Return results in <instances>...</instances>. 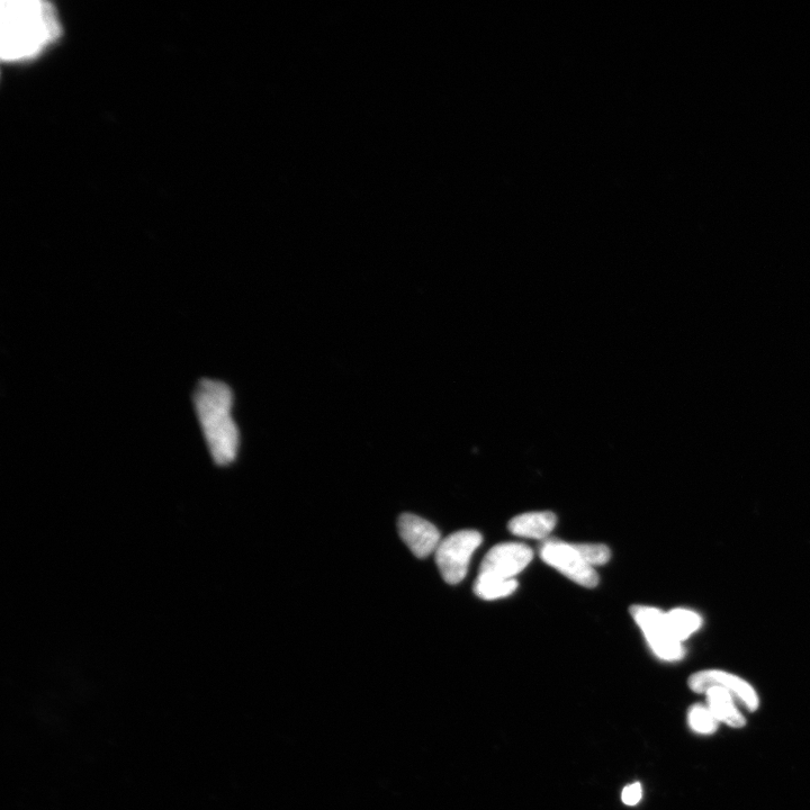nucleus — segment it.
Masks as SVG:
<instances>
[{"label":"nucleus","mask_w":810,"mask_h":810,"mask_svg":"<svg viewBox=\"0 0 810 810\" xmlns=\"http://www.w3.org/2000/svg\"><path fill=\"white\" fill-rule=\"evenodd\" d=\"M689 687L697 693H706L711 688H722L731 693L737 705L747 710H758V693L749 682L737 675L722 670H705L692 674Z\"/></svg>","instance_id":"nucleus-6"},{"label":"nucleus","mask_w":810,"mask_h":810,"mask_svg":"<svg viewBox=\"0 0 810 810\" xmlns=\"http://www.w3.org/2000/svg\"><path fill=\"white\" fill-rule=\"evenodd\" d=\"M483 537L476 530H461L441 540L436 551V563L448 584L461 583L467 574L472 556L481 546Z\"/></svg>","instance_id":"nucleus-3"},{"label":"nucleus","mask_w":810,"mask_h":810,"mask_svg":"<svg viewBox=\"0 0 810 810\" xmlns=\"http://www.w3.org/2000/svg\"><path fill=\"white\" fill-rule=\"evenodd\" d=\"M530 547L521 543H504L491 548L481 564L480 574L515 580L533 561Z\"/></svg>","instance_id":"nucleus-7"},{"label":"nucleus","mask_w":810,"mask_h":810,"mask_svg":"<svg viewBox=\"0 0 810 810\" xmlns=\"http://www.w3.org/2000/svg\"><path fill=\"white\" fill-rule=\"evenodd\" d=\"M642 786L641 783H634V785L627 786L623 791L624 804L628 806H635L642 799Z\"/></svg>","instance_id":"nucleus-15"},{"label":"nucleus","mask_w":810,"mask_h":810,"mask_svg":"<svg viewBox=\"0 0 810 810\" xmlns=\"http://www.w3.org/2000/svg\"><path fill=\"white\" fill-rule=\"evenodd\" d=\"M688 720L693 731L704 735L715 733L719 723L709 707L701 705L693 706L690 709Z\"/></svg>","instance_id":"nucleus-13"},{"label":"nucleus","mask_w":810,"mask_h":810,"mask_svg":"<svg viewBox=\"0 0 810 810\" xmlns=\"http://www.w3.org/2000/svg\"><path fill=\"white\" fill-rule=\"evenodd\" d=\"M399 533L413 555L426 558L436 553L441 542L439 530L431 522L404 513L399 519Z\"/></svg>","instance_id":"nucleus-8"},{"label":"nucleus","mask_w":810,"mask_h":810,"mask_svg":"<svg viewBox=\"0 0 810 810\" xmlns=\"http://www.w3.org/2000/svg\"><path fill=\"white\" fill-rule=\"evenodd\" d=\"M576 551L591 567L605 565L610 561V549L602 544H573Z\"/></svg>","instance_id":"nucleus-14"},{"label":"nucleus","mask_w":810,"mask_h":810,"mask_svg":"<svg viewBox=\"0 0 810 810\" xmlns=\"http://www.w3.org/2000/svg\"><path fill=\"white\" fill-rule=\"evenodd\" d=\"M518 588L515 580L497 578V576L479 574L474 584V592L483 600H498L511 596Z\"/></svg>","instance_id":"nucleus-11"},{"label":"nucleus","mask_w":810,"mask_h":810,"mask_svg":"<svg viewBox=\"0 0 810 810\" xmlns=\"http://www.w3.org/2000/svg\"><path fill=\"white\" fill-rule=\"evenodd\" d=\"M194 407L214 462L224 466L236 459L239 429L232 417L233 393L227 384L202 380L194 393Z\"/></svg>","instance_id":"nucleus-2"},{"label":"nucleus","mask_w":810,"mask_h":810,"mask_svg":"<svg viewBox=\"0 0 810 810\" xmlns=\"http://www.w3.org/2000/svg\"><path fill=\"white\" fill-rule=\"evenodd\" d=\"M540 556L543 561L555 570L566 576L567 579L582 585L585 588L597 587L599 576L587 562L583 560L573 544L562 540L548 539L540 547Z\"/></svg>","instance_id":"nucleus-5"},{"label":"nucleus","mask_w":810,"mask_h":810,"mask_svg":"<svg viewBox=\"0 0 810 810\" xmlns=\"http://www.w3.org/2000/svg\"><path fill=\"white\" fill-rule=\"evenodd\" d=\"M556 524L557 518L553 512H527L513 518L508 528L512 535L543 540L551 535Z\"/></svg>","instance_id":"nucleus-9"},{"label":"nucleus","mask_w":810,"mask_h":810,"mask_svg":"<svg viewBox=\"0 0 810 810\" xmlns=\"http://www.w3.org/2000/svg\"><path fill=\"white\" fill-rule=\"evenodd\" d=\"M636 624L642 629L653 653L664 661L674 662L684 656V647L672 633L666 612L648 606L630 609Z\"/></svg>","instance_id":"nucleus-4"},{"label":"nucleus","mask_w":810,"mask_h":810,"mask_svg":"<svg viewBox=\"0 0 810 810\" xmlns=\"http://www.w3.org/2000/svg\"><path fill=\"white\" fill-rule=\"evenodd\" d=\"M708 707L718 722L725 723L734 728L746 725V720L737 708V702L725 689L711 688L706 692Z\"/></svg>","instance_id":"nucleus-10"},{"label":"nucleus","mask_w":810,"mask_h":810,"mask_svg":"<svg viewBox=\"0 0 810 810\" xmlns=\"http://www.w3.org/2000/svg\"><path fill=\"white\" fill-rule=\"evenodd\" d=\"M0 56L9 62L32 59L61 34L56 8L44 0H3Z\"/></svg>","instance_id":"nucleus-1"},{"label":"nucleus","mask_w":810,"mask_h":810,"mask_svg":"<svg viewBox=\"0 0 810 810\" xmlns=\"http://www.w3.org/2000/svg\"><path fill=\"white\" fill-rule=\"evenodd\" d=\"M670 628L675 638L681 643L686 641L691 635L695 634L702 625V618L697 612L677 608L666 612Z\"/></svg>","instance_id":"nucleus-12"}]
</instances>
